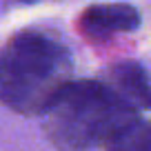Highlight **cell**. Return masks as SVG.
Returning a JSON list of instances; mask_svg holds the SVG:
<instances>
[{"label":"cell","mask_w":151,"mask_h":151,"mask_svg":"<svg viewBox=\"0 0 151 151\" xmlns=\"http://www.w3.org/2000/svg\"><path fill=\"white\" fill-rule=\"evenodd\" d=\"M71 82L67 47L42 31H20L0 49V102L20 116H42Z\"/></svg>","instance_id":"cell-1"},{"label":"cell","mask_w":151,"mask_h":151,"mask_svg":"<svg viewBox=\"0 0 151 151\" xmlns=\"http://www.w3.org/2000/svg\"><path fill=\"white\" fill-rule=\"evenodd\" d=\"M42 118L45 133L58 151L104 147L140 120L138 109L122 100L104 80H71Z\"/></svg>","instance_id":"cell-2"},{"label":"cell","mask_w":151,"mask_h":151,"mask_svg":"<svg viewBox=\"0 0 151 151\" xmlns=\"http://www.w3.org/2000/svg\"><path fill=\"white\" fill-rule=\"evenodd\" d=\"M140 11L127 2H100L91 5L78 18V31L85 38L100 42L116 33H129L140 27Z\"/></svg>","instance_id":"cell-3"},{"label":"cell","mask_w":151,"mask_h":151,"mask_svg":"<svg viewBox=\"0 0 151 151\" xmlns=\"http://www.w3.org/2000/svg\"><path fill=\"white\" fill-rule=\"evenodd\" d=\"M104 82L133 109L151 111V80L142 65L133 60L116 62L113 67H109Z\"/></svg>","instance_id":"cell-4"},{"label":"cell","mask_w":151,"mask_h":151,"mask_svg":"<svg viewBox=\"0 0 151 151\" xmlns=\"http://www.w3.org/2000/svg\"><path fill=\"white\" fill-rule=\"evenodd\" d=\"M104 149L107 151H151V122L136 120L131 127L118 133L109 145H104Z\"/></svg>","instance_id":"cell-5"},{"label":"cell","mask_w":151,"mask_h":151,"mask_svg":"<svg viewBox=\"0 0 151 151\" xmlns=\"http://www.w3.org/2000/svg\"><path fill=\"white\" fill-rule=\"evenodd\" d=\"M24 2H33V0H24Z\"/></svg>","instance_id":"cell-6"}]
</instances>
